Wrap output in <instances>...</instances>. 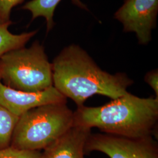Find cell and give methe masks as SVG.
I'll use <instances>...</instances> for the list:
<instances>
[{
    "label": "cell",
    "mask_w": 158,
    "mask_h": 158,
    "mask_svg": "<svg viewBox=\"0 0 158 158\" xmlns=\"http://www.w3.org/2000/svg\"><path fill=\"white\" fill-rule=\"evenodd\" d=\"M53 86L77 108L94 95L114 100L123 96L134 84L125 73L111 74L102 70L82 48H64L52 63Z\"/></svg>",
    "instance_id": "obj_1"
},
{
    "label": "cell",
    "mask_w": 158,
    "mask_h": 158,
    "mask_svg": "<svg viewBox=\"0 0 158 158\" xmlns=\"http://www.w3.org/2000/svg\"><path fill=\"white\" fill-rule=\"evenodd\" d=\"M158 121V98L129 92L101 106H83L74 112L73 125L129 138L156 135Z\"/></svg>",
    "instance_id": "obj_2"
},
{
    "label": "cell",
    "mask_w": 158,
    "mask_h": 158,
    "mask_svg": "<svg viewBox=\"0 0 158 158\" xmlns=\"http://www.w3.org/2000/svg\"><path fill=\"white\" fill-rule=\"evenodd\" d=\"M73 122L74 112L67 102L34 108L19 117L10 147L40 151L63 135Z\"/></svg>",
    "instance_id": "obj_3"
},
{
    "label": "cell",
    "mask_w": 158,
    "mask_h": 158,
    "mask_svg": "<svg viewBox=\"0 0 158 158\" xmlns=\"http://www.w3.org/2000/svg\"><path fill=\"white\" fill-rule=\"evenodd\" d=\"M52 75V63L39 41L0 57L1 81L12 89L28 93L46 90L53 87Z\"/></svg>",
    "instance_id": "obj_4"
},
{
    "label": "cell",
    "mask_w": 158,
    "mask_h": 158,
    "mask_svg": "<svg viewBox=\"0 0 158 158\" xmlns=\"http://www.w3.org/2000/svg\"><path fill=\"white\" fill-rule=\"evenodd\" d=\"M85 153L94 151L110 158H158V143L153 136L129 138L106 133L91 134Z\"/></svg>",
    "instance_id": "obj_5"
},
{
    "label": "cell",
    "mask_w": 158,
    "mask_h": 158,
    "mask_svg": "<svg viewBox=\"0 0 158 158\" xmlns=\"http://www.w3.org/2000/svg\"><path fill=\"white\" fill-rule=\"evenodd\" d=\"M158 11V0H124L114 18L123 24L125 32L135 33L139 44L147 45L152 40Z\"/></svg>",
    "instance_id": "obj_6"
},
{
    "label": "cell",
    "mask_w": 158,
    "mask_h": 158,
    "mask_svg": "<svg viewBox=\"0 0 158 158\" xmlns=\"http://www.w3.org/2000/svg\"><path fill=\"white\" fill-rule=\"evenodd\" d=\"M59 102H67V98L53 86L44 91L28 93L10 88L0 79V106L17 117L34 108Z\"/></svg>",
    "instance_id": "obj_7"
},
{
    "label": "cell",
    "mask_w": 158,
    "mask_h": 158,
    "mask_svg": "<svg viewBox=\"0 0 158 158\" xmlns=\"http://www.w3.org/2000/svg\"><path fill=\"white\" fill-rule=\"evenodd\" d=\"M91 129L73 125L44 149L40 158H85V147Z\"/></svg>",
    "instance_id": "obj_8"
},
{
    "label": "cell",
    "mask_w": 158,
    "mask_h": 158,
    "mask_svg": "<svg viewBox=\"0 0 158 158\" xmlns=\"http://www.w3.org/2000/svg\"><path fill=\"white\" fill-rule=\"evenodd\" d=\"M62 0H31L23 6V10H28L32 14V21L38 17L45 18L47 27V32L53 28L55 23L53 15L57 5ZM74 5L80 9L89 11L86 5L80 0H71Z\"/></svg>",
    "instance_id": "obj_9"
},
{
    "label": "cell",
    "mask_w": 158,
    "mask_h": 158,
    "mask_svg": "<svg viewBox=\"0 0 158 158\" xmlns=\"http://www.w3.org/2000/svg\"><path fill=\"white\" fill-rule=\"evenodd\" d=\"M12 23L0 25V57L9 51L25 47L37 33V31H34L21 34H12L8 30Z\"/></svg>",
    "instance_id": "obj_10"
},
{
    "label": "cell",
    "mask_w": 158,
    "mask_h": 158,
    "mask_svg": "<svg viewBox=\"0 0 158 158\" xmlns=\"http://www.w3.org/2000/svg\"><path fill=\"white\" fill-rule=\"evenodd\" d=\"M19 117L0 106V150L10 147Z\"/></svg>",
    "instance_id": "obj_11"
},
{
    "label": "cell",
    "mask_w": 158,
    "mask_h": 158,
    "mask_svg": "<svg viewBox=\"0 0 158 158\" xmlns=\"http://www.w3.org/2000/svg\"><path fill=\"white\" fill-rule=\"evenodd\" d=\"M41 153L39 151L21 150L9 147L0 150V158H40Z\"/></svg>",
    "instance_id": "obj_12"
},
{
    "label": "cell",
    "mask_w": 158,
    "mask_h": 158,
    "mask_svg": "<svg viewBox=\"0 0 158 158\" xmlns=\"http://www.w3.org/2000/svg\"><path fill=\"white\" fill-rule=\"evenodd\" d=\"M24 0H0V25L12 23L10 20L12 9Z\"/></svg>",
    "instance_id": "obj_13"
},
{
    "label": "cell",
    "mask_w": 158,
    "mask_h": 158,
    "mask_svg": "<svg viewBox=\"0 0 158 158\" xmlns=\"http://www.w3.org/2000/svg\"><path fill=\"white\" fill-rule=\"evenodd\" d=\"M144 80L152 89L156 97L158 98V69H154L148 72L145 76Z\"/></svg>",
    "instance_id": "obj_14"
}]
</instances>
